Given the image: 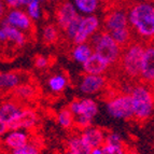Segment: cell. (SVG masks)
Here are the masks:
<instances>
[{"label": "cell", "mask_w": 154, "mask_h": 154, "mask_svg": "<svg viewBox=\"0 0 154 154\" xmlns=\"http://www.w3.org/2000/svg\"><path fill=\"white\" fill-rule=\"evenodd\" d=\"M131 100L133 119L139 122H144L151 118L153 113V94L148 84H137L128 93Z\"/></svg>", "instance_id": "cell-2"}, {"label": "cell", "mask_w": 154, "mask_h": 154, "mask_svg": "<svg viewBox=\"0 0 154 154\" xmlns=\"http://www.w3.org/2000/svg\"><path fill=\"white\" fill-rule=\"evenodd\" d=\"M42 36H43V41L46 44L55 43L57 41V39H58V31H57L56 26L53 25V24L46 25L43 29Z\"/></svg>", "instance_id": "cell-28"}, {"label": "cell", "mask_w": 154, "mask_h": 154, "mask_svg": "<svg viewBox=\"0 0 154 154\" xmlns=\"http://www.w3.org/2000/svg\"><path fill=\"white\" fill-rule=\"evenodd\" d=\"M22 75L16 71L0 72V92L8 93L22 83Z\"/></svg>", "instance_id": "cell-18"}, {"label": "cell", "mask_w": 154, "mask_h": 154, "mask_svg": "<svg viewBox=\"0 0 154 154\" xmlns=\"http://www.w3.org/2000/svg\"><path fill=\"white\" fill-rule=\"evenodd\" d=\"M80 137L90 148H98L105 143L106 133L99 127L90 126L81 131Z\"/></svg>", "instance_id": "cell-15"}, {"label": "cell", "mask_w": 154, "mask_h": 154, "mask_svg": "<svg viewBox=\"0 0 154 154\" xmlns=\"http://www.w3.org/2000/svg\"><path fill=\"white\" fill-rule=\"evenodd\" d=\"M5 11H7V5H5V3L3 2L2 0H0V17L5 15Z\"/></svg>", "instance_id": "cell-37"}, {"label": "cell", "mask_w": 154, "mask_h": 154, "mask_svg": "<svg viewBox=\"0 0 154 154\" xmlns=\"http://www.w3.org/2000/svg\"><path fill=\"white\" fill-rule=\"evenodd\" d=\"M2 1L5 3V5H8V7H10V8H12V9L21 7V5H20V2H18V0H2Z\"/></svg>", "instance_id": "cell-35"}, {"label": "cell", "mask_w": 154, "mask_h": 154, "mask_svg": "<svg viewBox=\"0 0 154 154\" xmlns=\"http://www.w3.org/2000/svg\"><path fill=\"white\" fill-rule=\"evenodd\" d=\"M22 108L23 107L21 106V103L12 98L5 100L0 103V119L7 123L12 118H14Z\"/></svg>", "instance_id": "cell-19"}, {"label": "cell", "mask_w": 154, "mask_h": 154, "mask_svg": "<svg viewBox=\"0 0 154 154\" xmlns=\"http://www.w3.org/2000/svg\"><path fill=\"white\" fill-rule=\"evenodd\" d=\"M144 84L152 86L154 81V49L152 45L146 46L143 50L140 64V75Z\"/></svg>", "instance_id": "cell-8"}, {"label": "cell", "mask_w": 154, "mask_h": 154, "mask_svg": "<svg viewBox=\"0 0 154 154\" xmlns=\"http://www.w3.org/2000/svg\"><path fill=\"white\" fill-rule=\"evenodd\" d=\"M128 24L140 38L152 40L154 36V8L151 2H138L127 13Z\"/></svg>", "instance_id": "cell-1"}, {"label": "cell", "mask_w": 154, "mask_h": 154, "mask_svg": "<svg viewBox=\"0 0 154 154\" xmlns=\"http://www.w3.org/2000/svg\"><path fill=\"white\" fill-rule=\"evenodd\" d=\"M103 154H128L126 148L123 146H110V144L103 143L101 146Z\"/></svg>", "instance_id": "cell-31"}, {"label": "cell", "mask_w": 154, "mask_h": 154, "mask_svg": "<svg viewBox=\"0 0 154 154\" xmlns=\"http://www.w3.org/2000/svg\"><path fill=\"white\" fill-rule=\"evenodd\" d=\"M39 122L38 113L32 108H22L20 112L9 122H7L8 131L14 129H24V131H32Z\"/></svg>", "instance_id": "cell-6"}, {"label": "cell", "mask_w": 154, "mask_h": 154, "mask_svg": "<svg viewBox=\"0 0 154 154\" xmlns=\"http://www.w3.org/2000/svg\"><path fill=\"white\" fill-rule=\"evenodd\" d=\"M91 154H103V150H101V146H98V148H92V150H91Z\"/></svg>", "instance_id": "cell-38"}, {"label": "cell", "mask_w": 154, "mask_h": 154, "mask_svg": "<svg viewBox=\"0 0 154 154\" xmlns=\"http://www.w3.org/2000/svg\"><path fill=\"white\" fill-rule=\"evenodd\" d=\"M107 111L109 116L119 120L133 119L131 100L128 93L113 96L107 101Z\"/></svg>", "instance_id": "cell-5"}, {"label": "cell", "mask_w": 154, "mask_h": 154, "mask_svg": "<svg viewBox=\"0 0 154 154\" xmlns=\"http://www.w3.org/2000/svg\"><path fill=\"white\" fill-rule=\"evenodd\" d=\"M11 95L12 99L16 100L17 103H27L36 98L37 88L36 85L29 82H22L11 91Z\"/></svg>", "instance_id": "cell-16"}, {"label": "cell", "mask_w": 154, "mask_h": 154, "mask_svg": "<svg viewBox=\"0 0 154 154\" xmlns=\"http://www.w3.org/2000/svg\"><path fill=\"white\" fill-rule=\"evenodd\" d=\"M37 1H39V2L41 3V2H43V1H45V0H37Z\"/></svg>", "instance_id": "cell-41"}, {"label": "cell", "mask_w": 154, "mask_h": 154, "mask_svg": "<svg viewBox=\"0 0 154 154\" xmlns=\"http://www.w3.org/2000/svg\"><path fill=\"white\" fill-rule=\"evenodd\" d=\"M105 143L110 144V146H123V140L122 137L116 133H108L106 134Z\"/></svg>", "instance_id": "cell-32"}, {"label": "cell", "mask_w": 154, "mask_h": 154, "mask_svg": "<svg viewBox=\"0 0 154 154\" xmlns=\"http://www.w3.org/2000/svg\"><path fill=\"white\" fill-rule=\"evenodd\" d=\"M67 149L72 154H91L92 148L83 141L80 135H72L67 140Z\"/></svg>", "instance_id": "cell-21"}, {"label": "cell", "mask_w": 154, "mask_h": 154, "mask_svg": "<svg viewBox=\"0 0 154 154\" xmlns=\"http://www.w3.org/2000/svg\"><path fill=\"white\" fill-rule=\"evenodd\" d=\"M30 134L24 129H14V131H7V133L2 136V140L0 139L2 146L9 151L21 148L24 144L30 140Z\"/></svg>", "instance_id": "cell-9"}, {"label": "cell", "mask_w": 154, "mask_h": 154, "mask_svg": "<svg viewBox=\"0 0 154 154\" xmlns=\"http://www.w3.org/2000/svg\"><path fill=\"white\" fill-rule=\"evenodd\" d=\"M51 1H55V0H51Z\"/></svg>", "instance_id": "cell-43"}, {"label": "cell", "mask_w": 154, "mask_h": 154, "mask_svg": "<svg viewBox=\"0 0 154 154\" xmlns=\"http://www.w3.org/2000/svg\"><path fill=\"white\" fill-rule=\"evenodd\" d=\"M41 152V144H39L38 140L30 138L28 142L21 148L12 150L10 154H40Z\"/></svg>", "instance_id": "cell-26"}, {"label": "cell", "mask_w": 154, "mask_h": 154, "mask_svg": "<svg viewBox=\"0 0 154 154\" xmlns=\"http://www.w3.org/2000/svg\"><path fill=\"white\" fill-rule=\"evenodd\" d=\"M82 66L85 75H103L110 67L108 63L95 53H93L88 60L83 63Z\"/></svg>", "instance_id": "cell-17"}, {"label": "cell", "mask_w": 154, "mask_h": 154, "mask_svg": "<svg viewBox=\"0 0 154 154\" xmlns=\"http://www.w3.org/2000/svg\"><path fill=\"white\" fill-rule=\"evenodd\" d=\"M92 46L88 44V42H84V43L75 44V46L72 50V58L75 59V62L79 64H83L88 59V57L93 54Z\"/></svg>", "instance_id": "cell-23"}, {"label": "cell", "mask_w": 154, "mask_h": 154, "mask_svg": "<svg viewBox=\"0 0 154 154\" xmlns=\"http://www.w3.org/2000/svg\"><path fill=\"white\" fill-rule=\"evenodd\" d=\"M79 13L75 10L73 3L70 1H66L58 5L56 11V22L60 29L65 30L70 22L78 15Z\"/></svg>", "instance_id": "cell-14"}, {"label": "cell", "mask_w": 154, "mask_h": 154, "mask_svg": "<svg viewBox=\"0 0 154 154\" xmlns=\"http://www.w3.org/2000/svg\"><path fill=\"white\" fill-rule=\"evenodd\" d=\"M107 78L103 75H85L79 85L80 92L84 95H94L105 90Z\"/></svg>", "instance_id": "cell-10"}, {"label": "cell", "mask_w": 154, "mask_h": 154, "mask_svg": "<svg viewBox=\"0 0 154 154\" xmlns=\"http://www.w3.org/2000/svg\"><path fill=\"white\" fill-rule=\"evenodd\" d=\"M128 27V20H127V13L122 9L118 10H111L106 15L105 18V28L107 32Z\"/></svg>", "instance_id": "cell-13"}, {"label": "cell", "mask_w": 154, "mask_h": 154, "mask_svg": "<svg viewBox=\"0 0 154 154\" xmlns=\"http://www.w3.org/2000/svg\"><path fill=\"white\" fill-rule=\"evenodd\" d=\"M50 64V60L48 57L45 56H42V55H39L35 58V66L39 69H44L46 67L49 66Z\"/></svg>", "instance_id": "cell-34"}, {"label": "cell", "mask_w": 154, "mask_h": 154, "mask_svg": "<svg viewBox=\"0 0 154 154\" xmlns=\"http://www.w3.org/2000/svg\"><path fill=\"white\" fill-rule=\"evenodd\" d=\"M13 42L17 46H24L27 42V37L24 31L1 22L0 25V42Z\"/></svg>", "instance_id": "cell-12"}, {"label": "cell", "mask_w": 154, "mask_h": 154, "mask_svg": "<svg viewBox=\"0 0 154 154\" xmlns=\"http://www.w3.org/2000/svg\"><path fill=\"white\" fill-rule=\"evenodd\" d=\"M73 5L78 13L83 15L94 14L99 8V0H73Z\"/></svg>", "instance_id": "cell-22"}, {"label": "cell", "mask_w": 154, "mask_h": 154, "mask_svg": "<svg viewBox=\"0 0 154 154\" xmlns=\"http://www.w3.org/2000/svg\"><path fill=\"white\" fill-rule=\"evenodd\" d=\"M7 131H8L7 123H5L3 120H1V119H0V139H1V137H2L5 133H7Z\"/></svg>", "instance_id": "cell-36"}, {"label": "cell", "mask_w": 154, "mask_h": 154, "mask_svg": "<svg viewBox=\"0 0 154 154\" xmlns=\"http://www.w3.org/2000/svg\"><path fill=\"white\" fill-rule=\"evenodd\" d=\"M92 123L93 120H90V119L82 116H78L75 119V127L79 128L80 131H83L84 128H88V127L92 126Z\"/></svg>", "instance_id": "cell-33"}, {"label": "cell", "mask_w": 154, "mask_h": 154, "mask_svg": "<svg viewBox=\"0 0 154 154\" xmlns=\"http://www.w3.org/2000/svg\"><path fill=\"white\" fill-rule=\"evenodd\" d=\"M48 83H49V88L52 92L60 93L67 88L68 80L64 75H55L50 78Z\"/></svg>", "instance_id": "cell-27"}, {"label": "cell", "mask_w": 154, "mask_h": 154, "mask_svg": "<svg viewBox=\"0 0 154 154\" xmlns=\"http://www.w3.org/2000/svg\"><path fill=\"white\" fill-rule=\"evenodd\" d=\"M110 36L112 37V39L121 48H125L131 42V30H129L128 27H125V28L121 29H116V30L110 31Z\"/></svg>", "instance_id": "cell-24"}, {"label": "cell", "mask_w": 154, "mask_h": 154, "mask_svg": "<svg viewBox=\"0 0 154 154\" xmlns=\"http://www.w3.org/2000/svg\"><path fill=\"white\" fill-rule=\"evenodd\" d=\"M0 154H3V146L1 144V141H0Z\"/></svg>", "instance_id": "cell-40"}, {"label": "cell", "mask_w": 154, "mask_h": 154, "mask_svg": "<svg viewBox=\"0 0 154 154\" xmlns=\"http://www.w3.org/2000/svg\"><path fill=\"white\" fill-rule=\"evenodd\" d=\"M81 18H82V15L78 14L73 20L69 23V25L67 26V28L65 29V32H66L67 37L69 39H73V37L75 36V33L78 31V28H79L80 22H81Z\"/></svg>", "instance_id": "cell-30"}, {"label": "cell", "mask_w": 154, "mask_h": 154, "mask_svg": "<svg viewBox=\"0 0 154 154\" xmlns=\"http://www.w3.org/2000/svg\"><path fill=\"white\" fill-rule=\"evenodd\" d=\"M98 112H99V108L94 99H91V98L79 99V114L78 116H82L90 120H94Z\"/></svg>", "instance_id": "cell-20"}, {"label": "cell", "mask_w": 154, "mask_h": 154, "mask_svg": "<svg viewBox=\"0 0 154 154\" xmlns=\"http://www.w3.org/2000/svg\"><path fill=\"white\" fill-rule=\"evenodd\" d=\"M75 116L68 108H64L57 113V123L66 129H70L75 127Z\"/></svg>", "instance_id": "cell-25"}, {"label": "cell", "mask_w": 154, "mask_h": 154, "mask_svg": "<svg viewBox=\"0 0 154 154\" xmlns=\"http://www.w3.org/2000/svg\"><path fill=\"white\" fill-rule=\"evenodd\" d=\"M3 22L22 31H28L32 27V21L29 18V16L26 14V12L20 10L18 8H14L9 11L3 18Z\"/></svg>", "instance_id": "cell-11"}, {"label": "cell", "mask_w": 154, "mask_h": 154, "mask_svg": "<svg viewBox=\"0 0 154 154\" xmlns=\"http://www.w3.org/2000/svg\"><path fill=\"white\" fill-rule=\"evenodd\" d=\"M5 154H7V153H5Z\"/></svg>", "instance_id": "cell-44"}, {"label": "cell", "mask_w": 154, "mask_h": 154, "mask_svg": "<svg viewBox=\"0 0 154 154\" xmlns=\"http://www.w3.org/2000/svg\"><path fill=\"white\" fill-rule=\"evenodd\" d=\"M93 52L108 63L109 66L114 65L120 60L122 48L116 43L107 31L95 32L88 39Z\"/></svg>", "instance_id": "cell-3"}, {"label": "cell", "mask_w": 154, "mask_h": 154, "mask_svg": "<svg viewBox=\"0 0 154 154\" xmlns=\"http://www.w3.org/2000/svg\"><path fill=\"white\" fill-rule=\"evenodd\" d=\"M65 154H72V153H71V152H69V151H67V152H66V153H65Z\"/></svg>", "instance_id": "cell-42"}, {"label": "cell", "mask_w": 154, "mask_h": 154, "mask_svg": "<svg viewBox=\"0 0 154 154\" xmlns=\"http://www.w3.org/2000/svg\"><path fill=\"white\" fill-rule=\"evenodd\" d=\"M99 26H100L99 18L96 15H94V14L82 16L77 33H75V36L72 39L73 42L75 44L88 42V39L91 38V36H93L94 33L98 31Z\"/></svg>", "instance_id": "cell-7"}, {"label": "cell", "mask_w": 154, "mask_h": 154, "mask_svg": "<svg viewBox=\"0 0 154 154\" xmlns=\"http://www.w3.org/2000/svg\"><path fill=\"white\" fill-rule=\"evenodd\" d=\"M125 48L120 57L122 69L128 78L136 79L140 75V64L144 46L140 43H131Z\"/></svg>", "instance_id": "cell-4"}, {"label": "cell", "mask_w": 154, "mask_h": 154, "mask_svg": "<svg viewBox=\"0 0 154 154\" xmlns=\"http://www.w3.org/2000/svg\"><path fill=\"white\" fill-rule=\"evenodd\" d=\"M30 1H32V0H18V2L21 5H27Z\"/></svg>", "instance_id": "cell-39"}, {"label": "cell", "mask_w": 154, "mask_h": 154, "mask_svg": "<svg viewBox=\"0 0 154 154\" xmlns=\"http://www.w3.org/2000/svg\"><path fill=\"white\" fill-rule=\"evenodd\" d=\"M41 3L37 1V0H32L28 5H26L27 7V12L26 14L29 16L31 21H38L41 17Z\"/></svg>", "instance_id": "cell-29"}]
</instances>
